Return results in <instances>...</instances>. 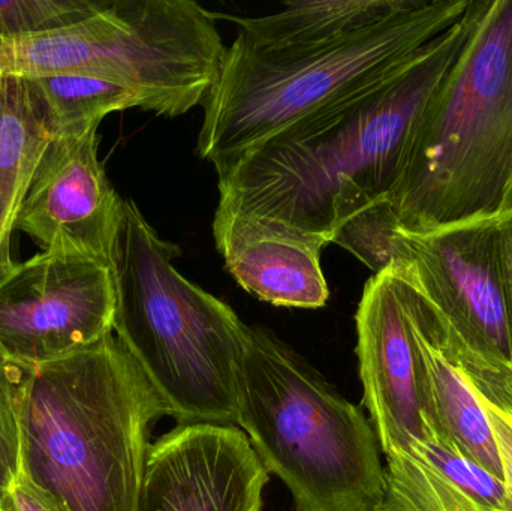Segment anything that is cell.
<instances>
[{"label":"cell","instance_id":"6da1fadb","mask_svg":"<svg viewBox=\"0 0 512 511\" xmlns=\"http://www.w3.org/2000/svg\"><path fill=\"white\" fill-rule=\"evenodd\" d=\"M484 0L376 86L246 153L218 177L216 212L259 216L331 243L336 228L396 188L415 132L462 53Z\"/></svg>","mask_w":512,"mask_h":511},{"label":"cell","instance_id":"7a4b0ae2","mask_svg":"<svg viewBox=\"0 0 512 511\" xmlns=\"http://www.w3.org/2000/svg\"><path fill=\"white\" fill-rule=\"evenodd\" d=\"M21 369V477L59 511H137L170 411L116 333Z\"/></svg>","mask_w":512,"mask_h":511},{"label":"cell","instance_id":"3957f363","mask_svg":"<svg viewBox=\"0 0 512 511\" xmlns=\"http://www.w3.org/2000/svg\"><path fill=\"white\" fill-rule=\"evenodd\" d=\"M469 3L412 0L376 26L319 44L268 50L236 38L203 104L198 155L224 176L289 126L387 80Z\"/></svg>","mask_w":512,"mask_h":511},{"label":"cell","instance_id":"277c9868","mask_svg":"<svg viewBox=\"0 0 512 511\" xmlns=\"http://www.w3.org/2000/svg\"><path fill=\"white\" fill-rule=\"evenodd\" d=\"M388 201L409 233L512 212V0H484Z\"/></svg>","mask_w":512,"mask_h":511},{"label":"cell","instance_id":"5b68a950","mask_svg":"<svg viewBox=\"0 0 512 511\" xmlns=\"http://www.w3.org/2000/svg\"><path fill=\"white\" fill-rule=\"evenodd\" d=\"M179 255L134 200L123 201L111 260L113 332L177 425L237 426L248 324L230 305L185 278L174 266Z\"/></svg>","mask_w":512,"mask_h":511},{"label":"cell","instance_id":"8992f818","mask_svg":"<svg viewBox=\"0 0 512 511\" xmlns=\"http://www.w3.org/2000/svg\"><path fill=\"white\" fill-rule=\"evenodd\" d=\"M237 426L297 511H375L385 465L372 423L271 330L248 326Z\"/></svg>","mask_w":512,"mask_h":511},{"label":"cell","instance_id":"52a82bcc","mask_svg":"<svg viewBox=\"0 0 512 511\" xmlns=\"http://www.w3.org/2000/svg\"><path fill=\"white\" fill-rule=\"evenodd\" d=\"M228 47L215 14L191 0H96L80 20L0 38V78H98L177 117L203 105Z\"/></svg>","mask_w":512,"mask_h":511},{"label":"cell","instance_id":"ba28073f","mask_svg":"<svg viewBox=\"0 0 512 511\" xmlns=\"http://www.w3.org/2000/svg\"><path fill=\"white\" fill-rule=\"evenodd\" d=\"M116 282L110 264L45 251L0 272V350L38 365L113 332Z\"/></svg>","mask_w":512,"mask_h":511},{"label":"cell","instance_id":"9c48e42d","mask_svg":"<svg viewBox=\"0 0 512 511\" xmlns=\"http://www.w3.org/2000/svg\"><path fill=\"white\" fill-rule=\"evenodd\" d=\"M99 126L53 138L15 230L42 252L83 255L110 264L123 218V198L99 159Z\"/></svg>","mask_w":512,"mask_h":511},{"label":"cell","instance_id":"30bf717a","mask_svg":"<svg viewBox=\"0 0 512 511\" xmlns=\"http://www.w3.org/2000/svg\"><path fill=\"white\" fill-rule=\"evenodd\" d=\"M268 482L239 426L177 425L150 444L137 511H262Z\"/></svg>","mask_w":512,"mask_h":511},{"label":"cell","instance_id":"8fae6325","mask_svg":"<svg viewBox=\"0 0 512 511\" xmlns=\"http://www.w3.org/2000/svg\"><path fill=\"white\" fill-rule=\"evenodd\" d=\"M358 374L363 404L385 458L426 440L418 357L393 269L364 285L357 315Z\"/></svg>","mask_w":512,"mask_h":511},{"label":"cell","instance_id":"7c38bea8","mask_svg":"<svg viewBox=\"0 0 512 511\" xmlns=\"http://www.w3.org/2000/svg\"><path fill=\"white\" fill-rule=\"evenodd\" d=\"M216 248L252 296L282 308L318 309L330 290L321 266L325 240L259 216L216 212Z\"/></svg>","mask_w":512,"mask_h":511},{"label":"cell","instance_id":"4fadbf2b","mask_svg":"<svg viewBox=\"0 0 512 511\" xmlns=\"http://www.w3.org/2000/svg\"><path fill=\"white\" fill-rule=\"evenodd\" d=\"M397 281L417 348L418 381L426 432L450 441L466 458L502 479L498 446L486 407L415 317L399 276Z\"/></svg>","mask_w":512,"mask_h":511},{"label":"cell","instance_id":"5bb4252c","mask_svg":"<svg viewBox=\"0 0 512 511\" xmlns=\"http://www.w3.org/2000/svg\"><path fill=\"white\" fill-rule=\"evenodd\" d=\"M53 138L30 84L0 78V272L15 263V224Z\"/></svg>","mask_w":512,"mask_h":511},{"label":"cell","instance_id":"9a60e30c","mask_svg":"<svg viewBox=\"0 0 512 511\" xmlns=\"http://www.w3.org/2000/svg\"><path fill=\"white\" fill-rule=\"evenodd\" d=\"M412 0H298L274 14L230 17L240 41L256 48H286L334 41L382 23Z\"/></svg>","mask_w":512,"mask_h":511},{"label":"cell","instance_id":"2e32d148","mask_svg":"<svg viewBox=\"0 0 512 511\" xmlns=\"http://www.w3.org/2000/svg\"><path fill=\"white\" fill-rule=\"evenodd\" d=\"M27 83L41 102L45 119L54 138L83 134L101 125L108 114L141 108L143 96L129 87L90 77L27 78Z\"/></svg>","mask_w":512,"mask_h":511},{"label":"cell","instance_id":"e0dca14e","mask_svg":"<svg viewBox=\"0 0 512 511\" xmlns=\"http://www.w3.org/2000/svg\"><path fill=\"white\" fill-rule=\"evenodd\" d=\"M385 459V492L375 511H487L420 456Z\"/></svg>","mask_w":512,"mask_h":511},{"label":"cell","instance_id":"ac0fdd59","mask_svg":"<svg viewBox=\"0 0 512 511\" xmlns=\"http://www.w3.org/2000/svg\"><path fill=\"white\" fill-rule=\"evenodd\" d=\"M399 222L390 201L382 200L364 207L343 221L331 237V243L366 264L373 275L393 266L399 255Z\"/></svg>","mask_w":512,"mask_h":511},{"label":"cell","instance_id":"d6986e66","mask_svg":"<svg viewBox=\"0 0 512 511\" xmlns=\"http://www.w3.org/2000/svg\"><path fill=\"white\" fill-rule=\"evenodd\" d=\"M409 453L420 456L487 511H510L504 480L466 458L445 438L427 431L426 440Z\"/></svg>","mask_w":512,"mask_h":511},{"label":"cell","instance_id":"ffe728a7","mask_svg":"<svg viewBox=\"0 0 512 511\" xmlns=\"http://www.w3.org/2000/svg\"><path fill=\"white\" fill-rule=\"evenodd\" d=\"M21 380L20 363L0 350V501L21 476Z\"/></svg>","mask_w":512,"mask_h":511},{"label":"cell","instance_id":"44dd1931","mask_svg":"<svg viewBox=\"0 0 512 511\" xmlns=\"http://www.w3.org/2000/svg\"><path fill=\"white\" fill-rule=\"evenodd\" d=\"M96 0H0V38H14L74 23Z\"/></svg>","mask_w":512,"mask_h":511},{"label":"cell","instance_id":"7402d4cb","mask_svg":"<svg viewBox=\"0 0 512 511\" xmlns=\"http://www.w3.org/2000/svg\"><path fill=\"white\" fill-rule=\"evenodd\" d=\"M484 407H486L496 446H498L502 480L507 491L508 506L512 511V414L493 405H484Z\"/></svg>","mask_w":512,"mask_h":511},{"label":"cell","instance_id":"603a6c76","mask_svg":"<svg viewBox=\"0 0 512 511\" xmlns=\"http://www.w3.org/2000/svg\"><path fill=\"white\" fill-rule=\"evenodd\" d=\"M0 504L8 511H59L41 491L21 476Z\"/></svg>","mask_w":512,"mask_h":511},{"label":"cell","instance_id":"cb8c5ba5","mask_svg":"<svg viewBox=\"0 0 512 511\" xmlns=\"http://www.w3.org/2000/svg\"><path fill=\"white\" fill-rule=\"evenodd\" d=\"M501 231L502 269H504L505 291H507L508 312H510L512 344V212L499 218Z\"/></svg>","mask_w":512,"mask_h":511},{"label":"cell","instance_id":"d4e9b609","mask_svg":"<svg viewBox=\"0 0 512 511\" xmlns=\"http://www.w3.org/2000/svg\"><path fill=\"white\" fill-rule=\"evenodd\" d=\"M0 511H8L5 509V507L2 506V504H0Z\"/></svg>","mask_w":512,"mask_h":511}]
</instances>
